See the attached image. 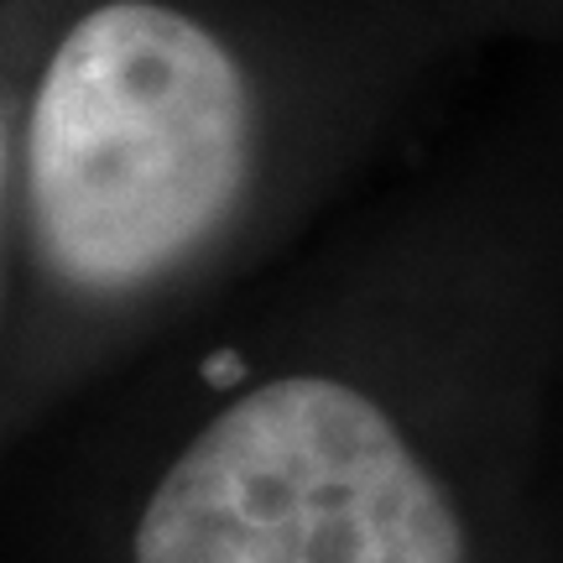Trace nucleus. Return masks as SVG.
Returning a JSON list of instances; mask_svg holds the SVG:
<instances>
[{
    "label": "nucleus",
    "mask_w": 563,
    "mask_h": 563,
    "mask_svg": "<svg viewBox=\"0 0 563 563\" xmlns=\"http://www.w3.org/2000/svg\"><path fill=\"white\" fill-rule=\"evenodd\" d=\"M32 214L47 262L125 292L199 251L251 173V89L214 32L157 0L68 26L32 104Z\"/></svg>",
    "instance_id": "1"
},
{
    "label": "nucleus",
    "mask_w": 563,
    "mask_h": 563,
    "mask_svg": "<svg viewBox=\"0 0 563 563\" xmlns=\"http://www.w3.org/2000/svg\"><path fill=\"white\" fill-rule=\"evenodd\" d=\"M136 563H470L460 506L361 386L282 376L157 481Z\"/></svg>",
    "instance_id": "2"
}]
</instances>
